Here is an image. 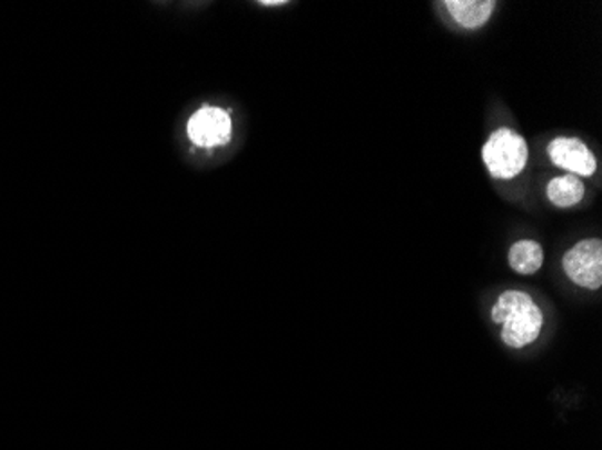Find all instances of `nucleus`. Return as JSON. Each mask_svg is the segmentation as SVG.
Wrapping results in <instances>:
<instances>
[{"label": "nucleus", "instance_id": "f257e3e1", "mask_svg": "<svg viewBox=\"0 0 602 450\" xmlns=\"http://www.w3.org/2000/svg\"><path fill=\"white\" fill-rule=\"evenodd\" d=\"M491 319L502 327L505 347L522 350L536 341L543 328V313L534 299L522 290H507L493 307Z\"/></svg>", "mask_w": 602, "mask_h": 450}, {"label": "nucleus", "instance_id": "f03ea898", "mask_svg": "<svg viewBox=\"0 0 602 450\" xmlns=\"http://www.w3.org/2000/svg\"><path fill=\"white\" fill-rule=\"evenodd\" d=\"M482 159L494 179H514L525 170L529 147H526L525 138L514 130L499 129L485 141Z\"/></svg>", "mask_w": 602, "mask_h": 450}, {"label": "nucleus", "instance_id": "7ed1b4c3", "mask_svg": "<svg viewBox=\"0 0 602 450\" xmlns=\"http://www.w3.org/2000/svg\"><path fill=\"white\" fill-rule=\"evenodd\" d=\"M563 270L583 289L599 290L602 284V242L590 238L575 243L563 257Z\"/></svg>", "mask_w": 602, "mask_h": 450}, {"label": "nucleus", "instance_id": "20e7f679", "mask_svg": "<svg viewBox=\"0 0 602 450\" xmlns=\"http://www.w3.org/2000/svg\"><path fill=\"white\" fill-rule=\"evenodd\" d=\"M233 133L231 118L217 107H203L188 121V136L199 147H223Z\"/></svg>", "mask_w": 602, "mask_h": 450}, {"label": "nucleus", "instance_id": "39448f33", "mask_svg": "<svg viewBox=\"0 0 602 450\" xmlns=\"http://www.w3.org/2000/svg\"><path fill=\"white\" fill-rule=\"evenodd\" d=\"M551 161L574 177H592L598 171V159L578 138H557L546 147Z\"/></svg>", "mask_w": 602, "mask_h": 450}, {"label": "nucleus", "instance_id": "423d86ee", "mask_svg": "<svg viewBox=\"0 0 602 450\" xmlns=\"http://www.w3.org/2000/svg\"><path fill=\"white\" fill-rule=\"evenodd\" d=\"M447 13L455 19L456 24L465 29H478L487 24L494 13V0H447L444 2Z\"/></svg>", "mask_w": 602, "mask_h": 450}, {"label": "nucleus", "instance_id": "0eeeda50", "mask_svg": "<svg viewBox=\"0 0 602 450\" xmlns=\"http://www.w3.org/2000/svg\"><path fill=\"white\" fill-rule=\"evenodd\" d=\"M546 199L555 208H574L584 199L583 180L574 176H561L546 184Z\"/></svg>", "mask_w": 602, "mask_h": 450}, {"label": "nucleus", "instance_id": "6e6552de", "mask_svg": "<svg viewBox=\"0 0 602 450\" xmlns=\"http://www.w3.org/2000/svg\"><path fill=\"white\" fill-rule=\"evenodd\" d=\"M543 247L534 240H520L509 251V266L522 276L536 274L543 266Z\"/></svg>", "mask_w": 602, "mask_h": 450}, {"label": "nucleus", "instance_id": "1a4fd4ad", "mask_svg": "<svg viewBox=\"0 0 602 450\" xmlns=\"http://www.w3.org/2000/svg\"><path fill=\"white\" fill-rule=\"evenodd\" d=\"M280 4H285V2H267V0H264V2H261V6H280Z\"/></svg>", "mask_w": 602, "mask_h": 450}]
</instances>
